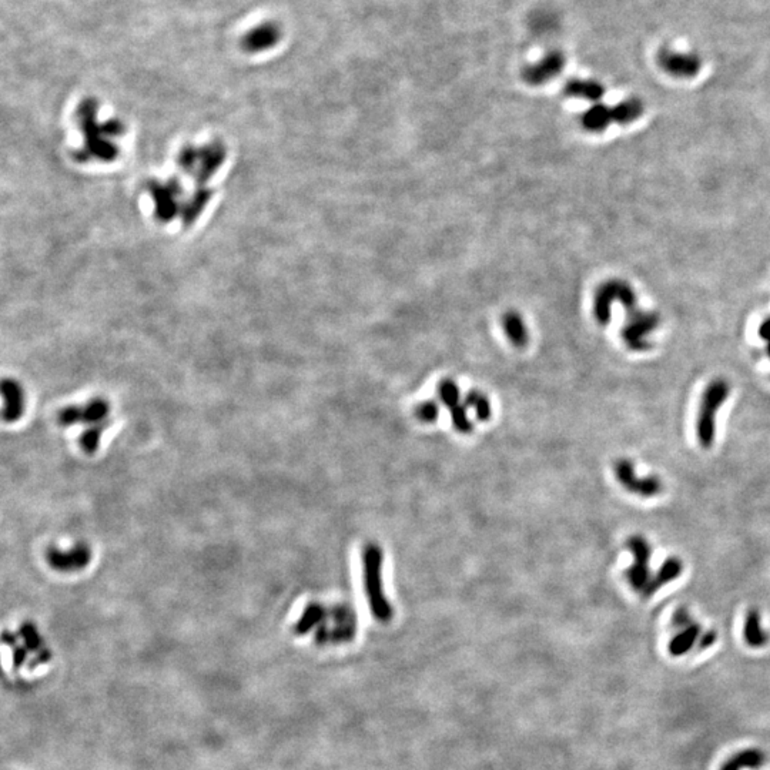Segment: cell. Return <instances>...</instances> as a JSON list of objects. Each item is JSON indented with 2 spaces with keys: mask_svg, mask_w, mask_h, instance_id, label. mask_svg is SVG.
<instances>
[{
  "mask_svg": "<svg viewBox=\"0 0 770 770\" xmlns=\"http://www.w3.org/2000/svg\"><path fill=\"white\" fill-rule=\"evenodd\" d=\"M361 564H363L364 592H366L370 611L377 620L382 622V624H387V622H390L394 616V609L384 590L382 548L374 542L367 544L363 548Z\"/></svg>",
  "mask_w": 770,
  "mask_h": 770,
  "instance_id": "obj_1",
  "label": "cell"
},
{
  "mask_svg": "<svg viewBox=\"0 0 770 770\" xmlns=\"http://www.w3.org/2000/svg\"><path fill=\"white\" fill-rule=\"evenodd\" d=\"M729 395L730 385L723 378L712 379L703 390L696 417V437L705 450L714 446L716 438V414Z\"/></svg>",
  "mask_w": 770,
  "mask_h": 770,
  "instance_id": "obj_2",
  "label": "cell"
},
{
  "mask_svg": "<svg viewBox=\"0 0 770 770\" xmlns=\"http://www.w3.org/2000/svg\"><path fill=\"white\" fill-rule=\"evenodd\" d=\"M616 301L624 306L628 313L636 310V294L629 283L612 278L597 288L594 297V317L604 327L611 321L612 304Z\"/></svg>",
  "mask_w": 770,
  "mask_h": 770,
  "instance_id": "obj_3",
  "label": "cell"
},
{
  "mask_svg": "<svg viewBox=\"0 0 770 770\" xmlns=\"http://www.w3.org/2000/svg\"><path fill=\"white\" fill-rule=\"evenodd\" d=\"M659 322L661 318L658 313L635 310L628 314V321L622 329V341L632 351H647L652 347V344L647 341V337L659 327Z\"/></svg>",
  "mask_w": 770,
  "mask_h": 770,
  "instance_id": "obj_4",
  "label": "cell"
},
{
  "mask_svg": "<svg viewBox=\"0 0 770 770\" xmlns=\"http://www.w3.org/2000/svg\"><path fill=\"white\" fill-rule=\"evenodd\" d=\"M627 548L632 553L634 562L625 571V579L635 592L642 595L654 575L649 567V562L652 559V547L645 537L632 535L627 541Z\"/></svg>",
  "mask_w": 770,
  "mask_h": 770,
  "instance_id": "obj_5",
  "label": "cell"
},
{
  "mask_svg": "<svg viewBox=\"0 0 770 770\" xmlns=\"http://www.w3.org/2000/svg\"><path fill=\"white\" fill-rule=\"evenodd\" d=\"M612 469L619 485L634 495L641 498H655L663 492V484L657 476L636 477L635 465L628 458L616 459Z\"/></svg>",
  "mask_w": 770,
  "mask_h": 770,
  "instance_id": "obj_6",
  "label": "cell"
},
{
  "mask_svg": "<svg viewBox=\"0 0 770 770\" xmlns=\"http://www.w3.org/2000/svg\"><path fill=\"white\" fill-rule=\"evenodd\" d=\"M658 63L668 74L676 79L696 77L702 68V61L696 53L679 52L669 47L661 49Z\"/></svg>",
  "mask_w": 770,
  "mask_h": 770,
  "instance_id": "obj_7",
  "label": "cell"
},
{
  "mask_svg": "<svg viewBox=\"0 0 770 770\" xmlns=\"http://www.w3.org/2000/svg\"><path fill=\"white\" fill-rule=\"evenodd\" d=\"M565 56L559 50H552L547 53L541 61L528 65L522 70V79L532 86H541L547 81L555 79L565 68Z\"/></svg>",
  "mask_w": 770,
  "mask_h": 770,
  "instance_id": "obj_8",
  "label": "cell"
},
{
  "mask_svg": "<svg viewBox=\"0 0 770 770\" xmlns=\"http://www.w3.org/2000/svg\"><path fill=\"white\" fill-rule=\"evenodd\" d=\"M281 39V29L274 22H264L253 29L243 36L242 47L249 53L265 52L274 46Z\"/></svg>",
  "mask_w": 770,
  "mask_h": 770,
  "instance_id": "obj_9",
  "label": "cell"
},
{
  "mask_svg": "<svg viewBox=\"0 0 770 770\" xmlns=\"http://www.w3.org/2000/svg\"><path fill=\"white\" fill-rule=\"evenodd\" d=\"M684 572V562L676 556H670L663 560V564L659 567V569L652 575L649 581V585L646 586L645 592L642 594L643 598L654 597L658 590H661L668 583L676 581Z\"/></svg>",
  "mask_w": 770,
  "mask_h": 770,
  "instance_id": "obj_10",
  "label": "cell"
},
{
  "mask_svg": "<svg viewBox=\"0 0 770 770\" xmlns=\"http://www.w3.org/2000/svg\"><path fill=\"white\" fill-rule=\"evenodd\" d=\"M702 635V628L695 620L689 622L688 625L682 628H677V634L673 635L669 641V652L675 657L688 654L696 643H699L700 646Z\"/></svg>",
  "mask_w": 770,
  "mask_h": 770,
  "instance_id": "obj_11",
  "label": "cell"
},
{
  "mask_svg": "<svg viewBox=\"0 0 770 770\" xmlns=\"http://www.w3.org/2000/svg\"><path fill=\"white\" fill-rule=\"evenodd\" d=\"M564 92L568 97L583 99L589 102H598L605 95V87L598 80L592 79H572L567 81Z\"/></svg>",
  "mask_w": 770,
  "mask_h": 770,
  "instance_id": "obj_12",
  "label": "cell"
},
{
  "mask_svg": "<svg viewBox=\"0 0 770 770\" xmlns=\"http://www.w3.org/2000/svg\"><path fill=\"white\" fill-rule=\"evenodd\" d=\"M502 329L505 333L508 341L517 347V348H525L529 343V330L521 314L518 311H507L503 314L502 320Z\"/></svg>",
  "mask_w": 770,
  "mask_h": 770,
  "instance_id": "obj_13",
  "label": "cell"
},
{
  "mask_svg": "<svg viewBox=\"0 0 770 770\" xmlns=\"http://www.w3.org/2000/svg\"><path fill=\"white\" fill-rule=\"evenodd\" d=\"M612 122V107H608L602 103H597L589 107L581 116L582 127L590 133H601L606 130Z\"/></svg>",
  "mask_w": 770,
  "mask_h": 770,
  "instance_id": "obj_14",
  "label": "cell"
},
{
  "mask_svg": "<svg viewBox=\"0 0 770 770\" xmlns=\"http://www.w3.org/2000/svg\"><path fill=\"white\" fill-rule=\"evenodd\" d=\"M744 638L746 643L752 647H762L769 641V635L762 628V619L756 609H751L746 615L745 627H744Z\"/></svg>",
  "mask_w": 770,
  "mask_h": 770,
  "instance_id": "obj_15",
  "label": "cell"
},
{
  "mask_svg": "<svg viewBox=\"0 0 770 770\" xmlns=\"http://www.w3.org/2000/svg\"><path fill=\"white\" fill-rule=\"evenodd\" d=\"M643 110H645L643 103L639 99H635V97L627 99L612 107V118L615 123L620 126H627L638 120V118L643 114Z\"/></svg>",
  "mask_w": 770,
  "mask_h": 770,
  "instance_id": "obj_16",
  "label": "cell"
},
{
  "mask_svg": "<svg viewBox=\"0 0 770 770\" xmlns=\"http://www.w3.org/2000/svg\"><path fill=\"white\" fill-rule=\"evenodd\" d=\"M468 409H472L473 414H476V418L481 423H485L488 420H491L492 417V407H491V402L488 400V397L478 391V390H471L465 394L464 397V402H462Z\"/></svg>",
  "mask_w": 770,
  "mask_h": 770,
  "instance_id": "obj_17",
  "label": "cell"
},
{
  "mask_svg": "<svg viewBox=\"0 0 770 770\" xmlns=\"http://www.w3.org/2000/svg\"><path fill=\"white\" fill-rule=\"evenodd\" d=\"M437 394H438L439 402L450 409L461 404V390L458 387V384L451 378H443L439 381L437 387Z\"/></svg>",
  "mask_w": 770,
  "mask_h": 770,
  "instance_id": "obj_18",
  "label": "cell"
},
{
  "mask_svg": "<svg viewBox=\"0 0 770 770\" xmlns=\"http://www.w3.org/2000/svg\"><path fill=\"white\" fill-rule=\"evenodd\" d=\"M451 424L459 434H471L473 431V423L468 416V408L464 404H458L450 409Z\"/></svg>",
  "mask_w": 770,
  "mask_h": 770,
  "instance_id": "obj_19",
  "label": "cell"
},
{
  "mask_svg": "<svg viewBox=\"0 0 770 770\" xmlns=\"http://www.w3.org/2000/svg\"><path fill=\"white\" fill-rule=\"evenodd\" d=\"M414 416L424 424H434L439 417V405L431 400L418 402L414 408Z\"/></svg>",
  "mask_w": 770,
  "mask_h": 770,
  "instance_id": "obj_20",
  "label": "cell"
},
{
  "mask_svg": "<svg viewBox=\"0 0 770 770\" xmlns=\"http://www.w3.org/2000/svg\"><path fill=\"white\" fill-rule=\"evenodd\" d=\"M740 759L739 760V756L734 757L732 762L728 763V766L725 767V770H739L740 767H745V766H753V767H757L763 763V759H762V755L756 751L753 752H745V753H740Z\"/></svg>",
  "mask_w": 770,
  "mask_h": 770,
  "instance_id": "obj_21",
  "label": "cell"
},
{
  "mask_svg": "<svg viewBox=\"0 0 770 770\" xmlns=\"http://www.w3.org/2000/svg\"><path fill=\"white\" fill-rule=\"evenodd\" d=\"M757 334L759 337L763 340V341H770V315H767L759 325V330H757Z\"/></svg>",
  "mask_w": 770,
  "mask_h": 770,
  "instance_id": "obj_22",
  "label": "cell"
},
{
  "mask_svg": "<svg viewBox=\"0 0 770 770\" xmlns=\"http://www.w3.org/2000/svg\"><path fill=\"white\" fill-rule=\"evenodd\" d=\"M766 354L769 355V359H770V341H767V345H766Z\"/></svg>",
  "mask_w": 770,
  "mask_h": 770,
  "instance_id": "obj_23",
  "label": "cell"
}]
</instances>
